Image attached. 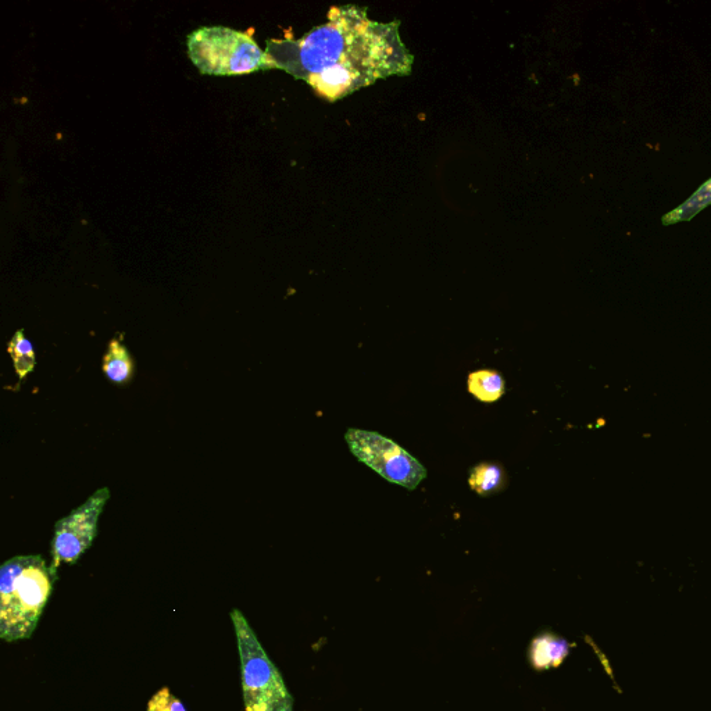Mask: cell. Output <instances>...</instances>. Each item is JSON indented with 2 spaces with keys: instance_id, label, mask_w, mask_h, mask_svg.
Here are the masks:
<instances>
[{
  "instance_id": "4",
  "label": "cell",
  "mask_w": 711,
  "mask_h": 711,
  "mask_svg": "<svg viewBox=\"0 0 711 711\" xmlns=\"http://www.w3.org/2000/svg\"><path fill=\"white\" fill-rule=\"evenodd\" d=\"M232 624L241 659L246 711H294V699L244 614L234 609Z\"/></svg>"
},
{
  "instance_id": "5",
  "label": "cell",
  "mask_w": 711,
  "mask_h": 711,
  "mask_svg": "<svg viewBox=\"0 0 711 711\" xmlns=\"http://www.w3.org/2000/svg\"><path fill=\"white\" fill-rule=\"evenodd\" d=\"M345 439L360 462L392 484L413 491L427 477V470L416 457L378 432L349 428Z\"/></svg>"
},
{
  "instance_id": "9",
  "label": "cell",
  "mask_w": 711,
  "mask_h": 711,
  "mask_svg": "<svg viewBox=\"0 0 711 711\" xmlns=\"http://www.w3.org/2000/svg\"><path fill=\"white\" fill-rule=\"evenodd\" d=\"M470 487L482 498L496 495L507 487L505 468L496 462H482L471 468Z\"/></svg>"
},
{
  "instance_id": "10",
  "label": "cell",
  "mask_w": 711,
  "mask_h": 711,
  "mask_svg": "<svg viewBox=\"0 0 711 711\" xmlns=\"http://www.w3.org/2000/svg\"><path fill=\"white\" fill-rule=\"evenodd\" d=\"M506 382L495 370L474 371L468 375V392L485 403H493L505 395Z\"/></svg>"
},
{
  "instance_id": "7",
  "label": "cell",
  "mask_w": 711,
  "mask_h": 711,
  "mask_svg": "<svg viewBox=\"0 0 711 711\" xmlns=\"http://www.w3.org/2000/svg\"><path fill=\"white\" fill-rule=\"evenodd\" d=\"M571 645L555 634L538 635L531 643L530 662L535 670H549L562 666L570 653Z\"/></svg>"
},
{
  "instance_id": "3",
  "label": "cell",
  "mask_w": 711,
  "mask_h": 711,
  "mask_svg": "<svg viewBox=\"0 0 711 711\" xmlns=\"http://www.w3.org/2000/svg\"><path fill=\"white\" fill-rule=\"evenodd\" d=\"M188 52L202 74L242 75L277 69L269 52H263L250 32L227 27H205L188 37Z\"/></svg>"
},
{
  "instance_id": "8",
  "label": "cell",
  "mask_w": 711,
  "mask_h": 711,
  "mask_svg": "<svg viewBox=\"0 0 711 711\" xmlns=\"http://www.w3.org/2000/svg\"><path fill=\"white\" fill-rule=\"evenodd\" d=\"M107 380L117 385L128 384L134 377V360L119 339H112L102 364Z\"/></svg>"
},
{
  "instance_id": "13",
  "label": "cell",
  "mask_w": 711,
  "mask_h": 711,
  "mask_svg": "<svg viewBox=\"0 0 711 711\" xmlns=\"http://www.w3.org/2000/svg\"><path fill=\"white\" fill-rule=\"evenodd\" d=\"M148 711H187V709L180 699L175 698L169 688L164 687L150 698Z\"/></svg>"
},
{
  "instance_id": "2",
  "label": "cell",
  "mask_w": 711,
  "mask_h": 711,
  "mask_svg": "<svg viewBox=\"0 0 711 711\" xmlns=\"http://www.w3.org/2000/svg\"><path fill=\"white\" fill-rule=\"evenodd\" d=\"M56 575L41 556H16L0 568V638L32 637L44 613Z\"/></svg>"
},
{
  "instance_id": "12",
  "label": "cell",
  "mask_w": 711,
  "mask_h": 711,
  "mask_svg": "<svg viewBox=\"0 0 711 711\" xmlns=\"http://www.w3.org/2000/svg\"><path fill=\"white\" fill-rule=\"evenodd\" d=\"M711 203V180L707 181L702 188L692 196L691 199L687 200L684 205L678 207L673 213L668 214L664 217V224H674L681 223V221L691 220L695 214H698L700 210L705 209Z\"/></svg>"
},
{
  "instance_id": "6",
  "label": "cell",
  "mask_w": 711,
  "mask_h": 711,
  "mask_svg": "<svg viewBox=\"0 0 711 711\" xmlns=\"http://www.w3.org/2000/svg\"><path fill=\"white\" fill-rule=\"evenodd\" d=\"M109 498V488L98 489L87 502L74 509L69 516L57 521L52 541V564H50V571L53 574L56 575L60 564L78 562V559L91 548L98 532L99 518Z\"/></svg>"
},
{
  "instance_id": "11",
  "label": "cell",
  "mask_w": 711,
  "mask_h": 711,
  "mask_svg": "<svg viewBox=\"0 0 711 711\" xmlns=\"http://www.w3.org/2000/svg\"><path fill=\"white\" fill-rule=\"evenodd\" d=\"M7 352L12 357L14 368H16V373L19 375L20 380H24L28 374L34 371L35 364H37L34 346L25 338L23 330L17 331L14 337L10 339L9 345H7Z\"/></svg>"
},
{
  "instance_id": "1",
  "label": "cell",
  "mask_w": 711,
  "mask_h": 711,
  "mask_svg": "<svg viewBox=\"0 0 711 711\" xmlns=\"http://www.w3.org/2000/svg\"><path fill=\"white\" fill-rule=\"evenodd\" d=\"M269 46L277 69L305 80L316 94L335 102L375 81L412 71L413 56L399 34V23H378L366 7H332L328 23L299 41Z\"/></svg>"
}]
</instances>
